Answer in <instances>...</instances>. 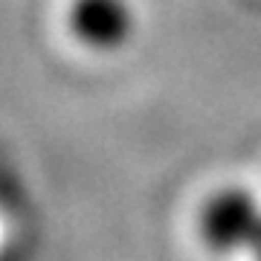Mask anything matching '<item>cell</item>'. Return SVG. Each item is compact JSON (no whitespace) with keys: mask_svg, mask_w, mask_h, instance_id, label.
I'll return each instance as SVG.
<instances>
[{"mask_svg":"<svg viewBox=\"0 0 261 261\" xmlns=\"http://www.w3.org/2000/svg\"><path fill=\"white\" fill-rule=\"evenodd\" d=\"M197 232L224 258L261 261V200L244 186H224L200 203Z\"/></svg>","mask_w":261,"mask_h":261,"instance_id":"obj_1","label":"cell"},{"mask_svg":"<svg viewBox=\"0 0 261 261\" xmlns=\"http://www.w3.org/2000/svg\"><path fill=\"white\" fill-rule=\"evenodd\" d=\"M61 29L87 56H119L140 35L137 0H64Z\"/></svg>","mask_w":261,"mask_h":261,"instance_id":"obj_2","label":"cell"}]
</instances>
